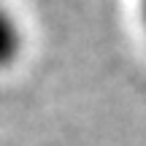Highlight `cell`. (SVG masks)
Listing matches in <instances>:
<instances>
[{"label":"cell","mask_w":146,"mask_h":146,"mask_svg":"<svg viewBox=\"0 0 146 146\" xmlns=\"http://www.w3.org/2000/svg\"><path fill=\"white\" fill-rule=\"evenodd\" d=\"M19 49H22V30L16 19L0 5V68L14 62Z\"/></svg>","instance_id":"cell-1"}]
</instances>
